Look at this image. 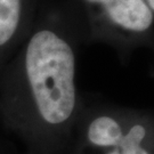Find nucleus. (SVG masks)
<instances>
[{
	"label": "nucleus",
	"mask_w": 154,
	"mask_h": 154,
	"mask_svg": "<svg viewBox=\"0 0 154 154\" xmlns=\"http://www.w3.org/2000/svg\"><path fill=\"white\" fill-rule=\"evenodd\" d=\"M83 45L63 0H41L32 29L0 71V127L26 154H67L82 105Z\"/></svg>",
	"instance_id": "f257e3e1"
},
{
	"label": "nucleus",
	"mask_w": 154,
	"mask_h": 154,
	"mask_svg": "<svg viewBox=\"0 0 154 154\" xmlns=\"http://www.w3.org/2000/svg\"><path fill=\"white\" fill-rule=\"evenodd\" d=\"M67 154H154V110L82 94Z\"/></svg>",
	"instance_id": "f03ea898"
},
{
	"label": "nucleus",
	"mask_w": 154,
	"mask_h": 154,
	"mask_svg": "<svg viewBox=\"0 0 154 154\" xmlns=\"http://www.w3.org/2000/svg\"><path fill=\"white\" fill-rule=\"evenodd\" d=\"M75 15L83 45H104L128 65L139 49L154 51V15L144 0H63Z\"/></svg>",
	"instance_id": "7ed1b4c3"
},
{
	"label": "nucleus",
	"mask_w": 154,
	"mask_h": 154,
	"mask_svg": "<svg viewBox=\"0 0 154 154\" xmlns=\"http://www.w3.org/2000/svg\"><path fill=\"white\" fill-rule=\"evenodd\" d=\"M41 0H0V71L30 33Z\"/></svg>",
	"instance_id": "20e7f679"
},
{
	"label": "nucleus",
	"mask_w": 154,
	"mask_h": 154,
	"mask_svg": "<svg viewBox=\"0 0 154 154\" xmlns=\"http://www.w3.org/2000/svg\"><path fill=\"white\" fill-rule=\"evenodd\" d=\"M0 154H26L20 146L17 147L13 143H9L6 139L0 140Z\"/></svg>",
	"instance_id": "39448f33"
},
{
	"label": "nucleus",
	"mask_w": 154,
	"mask_h": 154,
	"mask_svg": "<svg viewBox=\"0 0 154 154\" xmlns=\"http://www.w3.org/2000/svg\"><path fill=\"white\" fill-rule=\"evenodd\" d=\"M144 1L149 8V11H152V14L154 15V0H144Z\"/></svg>",
	"instance_id": "423d86ee"
},
{
	"label": "nucleus",
	"mask_w": 154,
	"mask_h": 154,
	"mask_svg": "<svg viewBox=\"0 0 154 154\" xmlns=\"http://www.w3.org/2000/svg\"><path fill=\"white\" fill-rule=\"evenodd\" d=\"M149 71H151V73L154 75V51L152 53V60H151V64H149Z\"/></svg>",
	"instance_id": "0eeeda50"
},
{
	"label": "nucleus",
	"mask_w": 154,
	"mask_h": 154,
	"mask_svg": "<svg viewBox=\"0 0 154 154\" xmlns=\"http://www.w3.org/2000/svg\"><path fill=\"white\" fill-rule=\"evenodd\" d=\"M1 139H2V137H1V136H0V140H1Z\"/></svg>",
	"instance_id": "6e6552de"
}]
</instances>
